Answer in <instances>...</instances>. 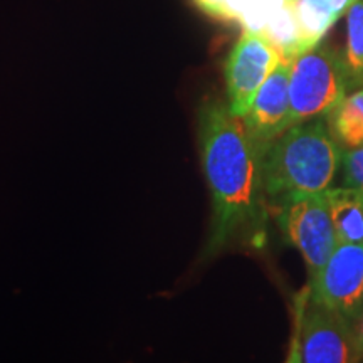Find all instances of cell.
I'll return each instance as SVG.
<instances>
[{"label":"cell","mask_w":363,"mask_h":363,"mask_svg":"<svg viewBox=\"0 0 363 363\" xmlns=\"http://www.w3.org/2000/svg\"><path fill=\"white\" fill-rule=\"evenodd\" d=\"M199 147L212 195L206 254L216 256L235 240L259 244L267 212L262 184L264 147L249 135L242 118L214 98L199 111Z\"/></svg>","instance_id":"1"},{"label":"cell","mask_w":363,"mask_h":363,"mask_svg":"<svg viewBox=\"0 0 363 363\" xmlns=\"http://www.w3.org/2000/svg\"><path fill=\"white\" fill-rule=\"evenodd\" d=\"M343 150L330 133L326 118L289 126L262 152V184L267 208L325 192L342 169Z\"/></svg>","instance_id":"2"},{"label":"cell","mask_w":363,"mask_h":363,"mask_svg":"<svg viewBox=\"0 0 363 363\" xmlns=\"http://www.w3.org/2000/svg\"><path fill=\"white\" fill-rule=\"evenodd\" d=\"M350 89L343 52L328 44H318L291 59L289 106L291 126L326 116Z\"/></svg>","instance_id":"3"},{"label":"cell","mask_w":363,"mask_h":363,"mask_svg":"<svg viewBox=\"0 0 363 363\" xmlns=\"http://www.w3.org/2000/svg\"><path fill=\"white\" fill-rule=\"evenodd\" d=\"M362 358L353 325L306 288L298 301L296 331L288 362L353 363Z\"/></svg>","instance_id":"4"},{"label":"cell","mask_w":363,"mask_h":363,"mask_svg":"<svg viewBox=\"0 0 363 363\" xmlns=\"http://www.w3.org/2000/svg\"><path fill=\"white\" fill-rule=\"evenodd\" d=\"M197 7L216 19L235 22L242 30L262 34L284 59L303 54L301 33L294 0H195Z\"/></svg>","instance_id":"5"},{"label":"cell","mask_w":363,"mask_h":363,"mask_svg":"<svg viewBox=\"0 0 363 363\" xmlns=\"http://www.w3.org/2000/svg\"><path fill=\"white\" fill-rule=\"evenodd\" d=\"M274 212L284 238L301 254L313 279L340 244L330 216L326 190L296 199Z\"/></svg>","instance_id":"6"},{"label":"cell","mask_w":363,"mask_h":363,"mask_svg":"<svg viewBox=\"0 0 363 363\" xmlns=\"http://www.w3.org/2000/svg\"><path fill=\"white\" fill-rule=\"evenodd\" d=\"M283 59L279 49L264 35L242 30L224 67L227 106L233 115H246L257 91Z\"/></svg>","instance_id":"7"},{"label":"cell","mask_w":363,"mask_h":363,"mask_svg":"<svg viewBox=\"0 0 363 363\" xmlns=\"http://www.w3.org/2000/svg\"><path fill=\"white\" fill-rule=\"evenodd\" d=\"M308 289L353 325L363 308V242H340Z\"/></svg>","instance_id":"8"},{"label":"cell","mask_w":363,"mask_h":363,"mask_svg":"<svg viewBox=\"0 0 363 363\" xmlns=\"http://www.w3.org/2000/svg\"><path fill=\"white\" fill-rule=\"evenodd\" d=\"M289 66L291 61L283 59L269 78L264 81L246 115L244 126L257 143L266 147L272 140L291 126L289 106Z\"/></svg>","instance_id":"9"},{"label":"cell","mask_w":363,"mask_h":363,"mask_svg":"<svg viewBox=\"0 0 363 363\" xmlns=\"http://www.w3.org/2000/svg\"><path fill=\"white\" fill-rule=\"evenodd\" d=\"M352 6V0H294L303 52L323 40L328 30Z\"/></svg>","instance_id":"10"},{"label":"cell","mask_w":363,"mask_h":363,"mask_svg":"<svg viewBox=\"0 0 363 363\" xmlns=\"http://www.w3.org/2000/svg\"><path fill=\"white\" fill-rule=\"evenodd\" d=\"M326 199L338 242H363V190L330 187Z\"/></svg>","instance_id":"11"},{"label":"cell","mask_w":363,"mask_h":363,"mask_svg":"<svg viewBox=\"0 0 363 363\" xmlns=\"http://www.w3.org/2000/svg\"><path fill=\"white\" fill-rule=\"evenodd\" d=\"M326 118L330 133L343 152L363 147V88L345 96Z\"/></svg>","instance_id":"12"},{"label":"cell","mask_w":363,"mask_h":363,"mask_svg":"<svg viewBox=\"0 0 363 363\" xmlns=\"http://www.w3.org/2000/svg\"><path fill=\"white\" fill-rule=\"evenodd\" d=\"M350 89L363 88V0L353 2L347 12V45L343 51Z\"/></svg>","instance_id":"13"},{"label":"cell","mask_w":363,"mask_h":363,"mask_svg":"<svg viewBox=\"0 0 363 363\" xmlns=\"http://www.w3.org/2000/svg\"><path fill=\"white\" fill-rule=\"evenodd\" d=\"M342 185L363 190V147L343 152Z\"/></svg>","instance_id":"14"},{"label":"cell","mask_w":363,"mask_h":363,"mask_svg":"<svg viewBox=\"0 0 363 363\" xmlns=\"http://www.w3.org/2000/svg\"><path fill=\"white\" fill-rule=\"evenodd\" d=\"M353 333H355L357 345H358V348H360V353L363 357V308H362V311L358 313L355 321H353Z\"/></svg>","instance_id":"15"},{"label":"cell","mask_w":363,"mask_h":363,"mask_svg":"<svg viewBox=\"0 0 363 363\" xmlns=\"http://www.w3.org/2000/svg\"><path fill=\"white\" fill-rule=\"evenodd\" d=\"M353 2H357V0H352V4H353Z\"/></svg>","instance_id":"16"}]
</instances>
